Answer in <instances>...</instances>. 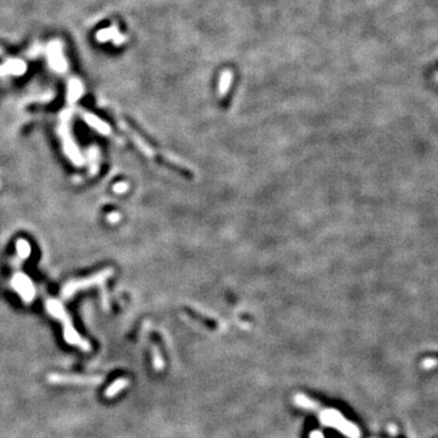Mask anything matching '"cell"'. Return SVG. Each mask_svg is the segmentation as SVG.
Segmentation results:
<instances>
[{
  "label": "cell",
  "mask_w": 438,
  "mask_h": 438,
  "mask_svg": "<svg viewBox=\"0 0 438 438\" xmlns=\"http://www.w3.org/2000/svg\"><path fill=\"white\" fill-rule=\"evenodd\" d=\"M232 82V72L230 70H225L221 72L220 81H219V95L221 99H225L229 92L230 84Z\"/></svg>",
  "instance_id": "cell-4"
},
{
  "label": "cell",
  "mask_w": 438,
  "mask_h": 438,
  "mask_svg": "<svg viewBox=\"0 0 438 438\" xmlns=\"http://www.w3.org/2000/svg\"><path fill=\"white\" fill-rule=\"evenodd\" d=\"M294 401L296 405H298V407L301 408H305V409L308 410L319 409V404H318L317 402H314L313 399L308 398V397L305 396V394H301V393L296 394Z\"/></svg>",
  "instance_id": "cell-5"
},
{
  "label": "cell",
  "mask_w": 438,
  "mask_h": 438,
  "mask_svg": "<svg viewBox=\"0 0 438 438\" xmlns=\"http://www.w3.org/2000/svg\"><path fill=\"white\" fill-rule=\"evenodd\" d=\"M152 363H153V368L156 369L157 371H161L164 368V361L162 359L160 354V350H158L157 347L152 346Z\"/></svg>",
  "instance_id": "cell-7"
},
{
  "label": "cell",
  "mask_w": 438,
  "mask_h": 438,
  "mask_svg": "<svg viewBox=\"0 0 438 438\" xmlns=\"http://www.w3.org/2000/svg\"><path fill=\"white\" fill-rule=\"evenodd\" d=\"M128 385H129V380L128 379H124V377H122V379H117L116 381L112 382L111 385L106 388L104 396H105L106 398H113V397H116L120 391L124 390Z\"/></svg>",
  "instance_id": "cell-3"
},
{
  "label": "cell",
  "mask_w": 438,
  "mask_h": 438,
  "mask_svg": "<svg viewBox=\"0 0 438 438\" xmlns=\"http://www.w3.org/2000/svg\"><path fill=\"white\" fill-rule=\"evenodd\" d=\"M48 381L51 383H73V385H97L103 382L100 376H81V375L50 374Z\"/></svg>",
  "instance_id": "cell-2"
},
{
  "label": "cell",
  "mask_w": 438,
  "mask_h": 438,
  "mask_svg": "<svg viewBox=\"0 0 438 438\" xmlns=\"http://www.w3.org/2000/svg\"><path fill=\"white\" fill-rule=\"evenodd\" d=\"M320 423L325 426L333 427L348 438H359L360 431L353 423L347 420L341 413L335 409H324L320 413Z\"/></svg>",
  "instance_id": "cell-1"
},
{
  "label": "cell",
  "mask_w": 438,
  "mask_h": 438,
  "mask_svg": "<svg viewBox=\"0 0 438 438\" xmlns=\"http://www.w3.org/2000/svg\"><path fill=\"white\" fill-rule=\"evenodd\" d=\"M309 437L311 438H324V435H323L320 431H313Z\"/></svg>",
  "instance_id": "cell-8"
},
{
  "label": "cell",
  "mask_w": 438,
  "mask_h": 438,
  "mask_svg": "<svg viewBox=\"0 0 438 438\" xmlns=\"http://www.w3.org/2000/svg\"><path fill=\"white\" fill-rule=\"evenodd\" d=\"M163 162H164V164H167V166H168V167L173 168L174 171H177L178 173L184 175V177H186V178H193V172H191L190 169L186 168V167L180 166V164L172 162V161H169V160H164Z\"/></svg>",
  "instance_id": "cell-6"
}]
</instances>
